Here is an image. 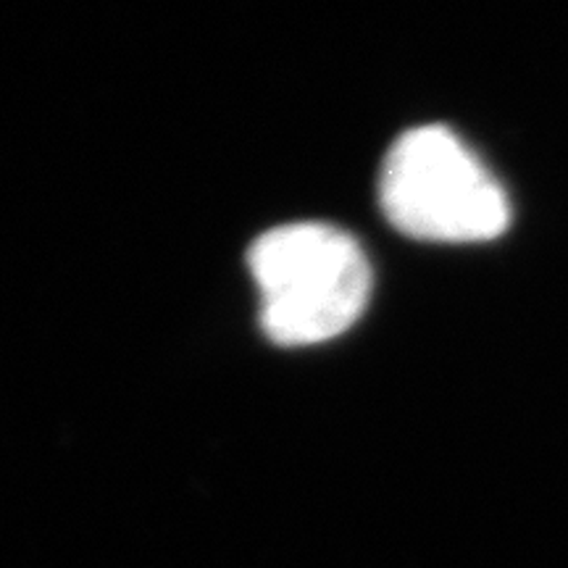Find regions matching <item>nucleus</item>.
I'll return each instance as SVG.
<instances>
[{
	"instance_id": "f03ea898",
	"label": "nucleus",
	"mask_w": 568,
	"mask_h": 568,
	"mask_svg": "<svg viewBox=\"0 0 568 568\" xmlns=\"http://www.w3.org/2000/svg\"><path fill=\"white\" fill-rule=\"evenodd\" d=\"M379 203L397 232L424 243H487L510 224L503 184L447 126H416L382 163Z\"/></svg>"
},
{
	"instance_id": "f257e3e1",
	"label": "nucleus",
	"mask_w": 568,
	"mask_h": 568,
	"mask_svg": "<svg viewBox=\"0 0 568 568\" xmlns=\"http://www.w3.org/2000/svg\"><path fill=\"white\" fill-rule=\"evenodd\" d=\"M261 293V326L284 347H305L343 335L364 314L372 266L351 234L332 224L276 226L251 247Z\"/></svg>"
}]
</instances>
